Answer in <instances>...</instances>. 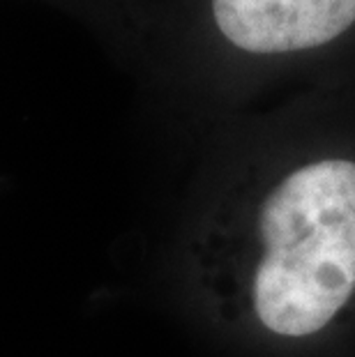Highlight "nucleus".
Masks as SVG:
<instances>
[{
  "label": "nucleus",
  "mask_w": 355,
  "mask_h": 357,
  "mask_svg": "<svg viewBox=\"0 0 355 357\" xmlns=\"http://www.w3.org/2000/svg\"><path fill=\"white\" fill-rule=\"evenodd\" d=\"M178 272L219 330L326 334L355 302V159L314 157L261 189L217 194L180 238Z\"/></svg>",
  "instance_id": "nucleus-1"
},
{
  "label": "nucleus",
  "mask_w": 355,
  "mask_h": 357,
  "mask_svg": "<svg viewBox=\"0 0 355 357\" xmlns=\"http://www.w3.org/2000/svg\"><path fill=\"white\" fill-rule=\"evenodd\" d=\"M206 12L215 40L245 58L302 56L355 28V0H208Z\"/></svg>",
  "instance_id": "nucleus-2"
}]
</instances>
